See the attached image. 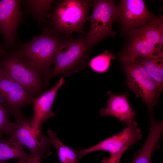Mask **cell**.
<instances>
[{"label":"cell","mask_w":163,"mask_h":163,"mask_svg":"<svg viewBox=\"0 0 163 163\" xmlns=\"http://www.w3.org/2000/svg\"><path fill=\"white\" fill-rule=\"evenodd\" d=\"M93 11L87 21L91 23L89 31L85 36L87 43L91 46L101 40L116 34L112 28L117 14V5L112 0H92Z\"/></svg>","instance_id":"cell-6"},{"label":"cell","mask_w":163,"mask_h":163,"mask_svg":"<svg viewBox=\"0 0 163 163\" xmlns=\"http://www.w3.org/2000/svg\"><path fill=\"white\" fill-rule=\"evenodd\" d=\"M65 39L54 34L50 29L45 28L40 35L30 42L20 43L18 49L13 51L36 67L45 84L50 67L53 65Z\"/></svg>","instance_id":"cell-3"},{"label":"cell","mask_w":163,"mask_h":163,"mask_svg":"<svg viewBox=\"0 0 163 163\" xmlns=\"http://www.w3.org/2000/svg\"></svg>","instance_id":"cell-28"},{"label":"cell","mask_w":163,"mask_h":163,"mask_svg":"<svg viewBox=\"0 0 163 163\" xmlns=\"http://www.w3.org/2000/svg\"><path fill=\"white\" fill-rule=\"evenodd\" d=\"M0 93L6 100L10 114L21 113V109L35 98L20 84L0 71Z\"/></svg>","instance_id":"cell-12"},{"label":"cell","mask_w":163,"mask_h":163,"mask_svg":"<svg viewBox=\"0 0 163 163\" xmlns=\"http://www.w3.org/2000/svg\"><path fill=\"white\" fill-rule=\"evenodd\" d=\"M29 156L23 146L16 140L11 137L5 139L0 137V163H6L14 158L26 159Z\"/></svg>","instance_id":"cell-18"},{"label":"cell","mask_w":163,"mask_h":163,"mask_svg":"<svg viewBox=\"0 0 163 163\" xmlns=\"http://www.w3.org/2000/svg\"><path fill=\"white\" fill-rule=\"evenodd\" d=\"M149 118L150 129L146 140L140 150L134 153L130 163H151L153 151L160 148L159 141L163 131V121H156L153 115L149 116Z\"/></svg>","instance_id":"cell-15"},{"label":"cell","mask_w":163,"mask_h":163,"mask_svg":"<svg viewBox=\"0 0 163 163\" xmlns=\"http://www.w3.org/2000/svg\"><path fill=\"white\" fill-rule=\"evenodd\" d=\"M5 163L2 162V163Z\"/></svg>","instance_id":"cell-27"},{"label":"cell","mask_w":163,"mask_h":163,"mask_svg":"<svg viewBox=\"0 0 163 163\" xmlns=\"http://www.w3.org/2000/svg\"><path fill=\"white\" fill-rule=\"evenodd\" d=\"M163 18L161 15L133 31L119 53V61L137 57L163 58Z\"/></svg>","instance_id":"cell-1"},{"label":"cell","mask_w":163,"mask_h":163,"mask_svg":"<svg viewBox=\"0 0 163 163\" xmlns=\"http://www.w3.org/2000/svg\"><path fill=\"white\" fill-rule=\"evenodd\" d=\"M10 137L16 140L28 149L30 156L40 159L50 154V144L48 137L41 130H37L33 126L31 118L21 113L14 116Z\"/></svg>","instance_id":"cell-8"},{"label":"cell","mask_w":163,"mask_h":163,"mask_svg":"<svg viewBox=\"0 0 163 163\" xmlns=\"http://www.w3.org/2000/svg\"><path fill=\"white\" fill-rule=\"evenodd\" d=\"M128 149L125 148L117 152L110 154L108 158L103 159L101 163H120L122 155Z\"/></svg>","instance_id":"cell-22"},{"label":"cell","mask_w":163,"mask_h":163,"mask_svg":"<svg viewBox=\"0 0 163 163\" xmlns=\"http://www.w3.org/2000/svg\"><path fill=\"white\" fill-rule=\"evenodd\" d=\"M5 52V50L3 48L2 45H0V55L4 53Z\"/></svg>","instance_id":"cell-25"},{"label":"cell","mask_w":163,"mask_h":163,"mask_svg":"<svg viewBox=\"0 0 163 163\" xmlns=\"http://www.w3.org/2000/svg\"></svg>","instance_id":"cell-29"},{"label":"cell","mask_w":163,"mask_h":163,"mask_svg":"<svg viewBox=\"0 0 163 163\" xmlns=\"http://www.w3.org/2000/svg\"><path fill=\"white\" fill-rule=\"evenodd\" d=\"M16 163H27L26 159H20Z\"/></svg>","instance_id":"cell-24"},{"label":"cell","mask_w":163,"mask_h":163,"mask_svg":"<svg viewBox=\"0 0 163 163\" xmlns=\"http://www.w3.org/2000/svg\"><path fill=\"white\" fill-rule=\"evenodd\" d=\"M0 71L23 87L35 98L46 91L36 67L13 51L0 55Z\"/></svg>","instance_id":"cell-5"},{"label":"cell","mask_w":163,"mask_h":163,"mask_svg":"<svg viewBox=\"0 0 163 163\" xmlns=\"http://www.w3.org/2000/svg\"><path fill=\"white\" fill-rule=\"evenodd\" d=\"M120 62L121 69L126 76V84L129 89L144 101L149 112H153V108L156 105L161 94L154 80L142 67L134 60Z\"/></svg>","instance_id":"cell-7"},{"label":"cell","mask_w":163,"mask_h":163,"mask_svg":"<svg viewBox=\"0 0 163 163\" xmlns=\"http://www.w3.org/2000/svg\"><path fill=\"white\" fill-rule=\"evenodd\" d=\"M26 160L27 163H42L40 159L31 157L30 156L26 159Z\"/></svg>","instance_id":"cell-23"},{"label":"cell","mask_w":163,"mask_h":163,"mask_svg":"<svg viewBox=\"0 0 163 163\" xmlns=\"http://www.w3.org/2000/svg\"><path fill=\"white\" fill-rule=\"evenodd\" d=\"M142 138L141 130L138 128L137 121L135 120L120 133L113 135L88 148L75 150L78 161L83 157L91 152L104 151L110 154L114 153L125 148H129L137 144Z\"/></svg>","instance_id":"cell-10"},{"label":"cell","mask_w":163,"mask_h":163,"mask_svg":"<svg viewBox=\"0 0 163 163\" xmlns=\"http://www.w3.org/2000/svg\"><path fill=\"white\" fill-rule=\"evenodd\" d=\"M92 0H62L54 5L47 18L50 19L52 33L68 39L74 33L85 35V24Z\"/></svg>","instance_id":"cell-2"},{"label":"cell","mask_w":163,"mask_h":163,"mask_svg":"<svg viewBox=\"0 0 163 163\" xmlns=\"http://www.w3.org/2000/svg\"><path fill=\"white\" fill-rule=\"evenodd\" d=\"M132 60L141 65L153 79L161 94L163 89V58L137 57Z\"/></svg>","instance_id":"cell-17"},{"label":"cell","mask_w":163,"mask_h":163,"mask_svg":"<svg viewBox=\"0 0 163 163\" xmlns=\"http://www.w3.org/2000/svg\"><path fill=\"white\" fill-rule=\"evenodd\" d=\"M128 91L120 95L113 94L108 91L107 93L109 98L105 107L102 108L100 113L103 117L108 116H113L120 122L129 125L135 120L136 112L130 106L127 97Z\"/></svg>","instance_id":"cell-14"},{"label":"cell","mask_w":163,"mask_h":163,"mask_svg":"<svg viewBox=\"0 0 163 163\" xmlns=\"http://www.w3.org/2000/svg\"><path fill=\"white\" fill-rule=\"evenodd\" d=\"M115 58V56L113 53L105 50L101 54L89 60L88 65L95 72L104 73L109 69L111 60Z\"/></svg>","instance_id":"cell-20"},{"label":"cell","mask_w":163,"mask_h":163,"mask_svg":"<svg viewBox=\"0 0 163 163\" xmlns=\"http://www.w3.org/2000/svg\"><path fill=\"white\" fill-rule=\"evenodd\" d=\"M2 135H0V138H2Z\"/></svg>","instance_id":"cell-26"},{"label":"cell","mask_w":163,"mask_h":163,"mask_svg":"<svg viewBox=\"0 0 163 163\" xmlns=\"http://www.w3.org/2000/svg\"><path fill=\"white\" fill-rule=\"evenodd\" d=\"M117 6L116 22L127 37L134 30L161 16L151 13L142 0H122Z\"/></svg>","instance_id":"cell-9"},{"label":"cell","mask_w":163,"mask_h":163,"mask_svg":"<svg viewBox=\"0 0 163 163\" xmlns=\"http://www.w3.org/2000/svg\"><path fill=\"white\" fill-rule=\"evenodd\" d=\"M65 82L64 77H60L53 87L33 100L31 104L34 110L33 116L31 118V123L36 130H40L44 122L56 116L52 110V106L59 90Z\"/></svg>","instance_id":"cell-13"},{"label":"cell","mask_w":163,"mask_h":163,"mask_svg":"<svg viewBox=\"0 0 163 163\" xmlns=\"http://www.w3.org/2000/svg\"><path fill=\"white\" fill-rule=\"evenodd\" d=\"M93 47L87 42L85 35L76 39L72 37L65 39L45 82L46 87L50 81L61 75L69 76L85 69L88 65L89 55Z\"/></svg>","instance_id":"cell-4"},{"label":"cell","mask_w":163,"mask_h":163,"mask_svg":"<svg viewBox=\"0 0 163 163\" xmlns=\"http://www.w3.org/2000/svg\"><path fill=\"white\" fill-rule=\"evenodd\" d=\"M56 2L54 0L20 1L26 11L38 22V25L43 29L49 28L47 26L48 21L47 16Z\"/></svg>","instance_id":"cell-16"},{"label":"cell","mask_w":163,"mask_h":163,"mask_svg":"<svg viewBox=\"0 0 163 163\" xmlns=\"http://www.w3.org/2000/svg\"><path fill=\"white\" fill-rule=\"evenodd\" d=\"M10 115L9 112L0 102V135L10 134L13 126V122L8 118Z\"/></svg>","instance_id":"cell-21"},{"label":"cell","mask_w":163,"mask_h":163,"mask_svg":"<svg viewBox=\"0 0 163 163\" xmlns=\"http://www.w3.org/2000/svg\"><path fill=\"white\" fill-rule=\"evenodd\" d=\"M47 134L49 142L55 147L61 163H78V156L75 150L64 144L54 131L50 130Z\"/></svg>","instance_id":"cell-19"},{"label":"cell","mask_w":163,"mask_h":163,"mask_svg":"<svg viewBox=\"0 0 163 163\" xmlns=\"http://www.w3.org/2000/svg\"><path fill=\"white\" fill-rule=\"evenodd\" d=\"M20 2L19 0H0V33L3 38L4 50L15 46L18 28L24 21Z\"/></svg>","instance_id":"cell-11"}]
</instances>
